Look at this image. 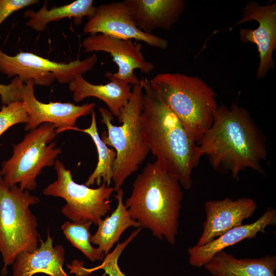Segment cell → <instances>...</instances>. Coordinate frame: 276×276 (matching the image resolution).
Listing matches in <instances>:
<instances>
[{
  "label": "cell",
  "mask_w": 276,
  "mask_h": 276,
  "mask_svg": "<svg viewBox=\"0 0 276 276\" xmlns=\"http://www.w3.org/2000/svg\"><path fill=\"white\" fill-rule=\"evenodd\" d=\"M257 207L256 201L250 198L236 199L227 197L220 200L206 201L204 204L206 219L196 246L204 245L230 229L242 224Z\"/></svg>",
  "instance_id": "obj_14"
},
{
  "label": "cell",
  "mask_w": 276,
  "mask_h": 276,
  "mask_svg": "<svg viewBox=\"0 0 276 276\" xmlns=\"http://www.w3.org/2000/svg\"><path fill=\"white\" fill-rule=\"evenodd\" d=\"M183 197L177 178L155 160L148 163L136 176L124 204L142 228L174 245Z\"/></svg>",
  "instance_id": "obj_3"
},
{
  "label": "cell",
  "mask_w": 276,
  "mask_h": 276,
  "mask_svg": "<svg viewBox=\"0 0 276 276\" xmlns=\"http://www.w3.org/2000/svg\"><path fill=\"white\" fill-rule=\"evenodd\" d=\"M65 249L61 245L53 246V240L48 233L45 241L34 251L24 252L16 258L12 276H33L42 273L50 276H68L63 269Z\"/></svg>",
  "instance_id": "obj_17"
},
{
  "label": "cell",
  "mask_w": 276,
  "mask_h": 276,
  "mask_svg": "<svg viewBox=\"0 0 276 276\" xmlns=\"http://www.w3.org/2000/svg\"><path fill=\"white\" fill-rule=\"evenodd\" d=\"M143 79L142 132L158 165L175 176L182 188L190 189L192 174L202 157L197 144L162 98Z\"/></svg>",
  "instance_id": "obj_2"
},
{
  "label": "cell",
  "mask_w": 276,
  "mask_h": 276,
  "mask_svg": "<svg viewBox=\"0 0 276 276\" xmlns=\"http://www.w3.org/2000/svg\"><path fill=\"white\" fill-rule=\"evenodd\" d=\"M57 133L55 126L43 123L31 130L18 144L13 146L12 156L2 164L1 176L8 187L19 184L24 190L36 188V177L43 168L54 165L61 154L60 148H56L52 141Z\"/></svg>",
  "instance_id": "obj_7"
},
{
  "label": "cell",
  "mask_w": 276,
  "mask_h": 276,
  "mask_svg": "<svg viewBox=\"0 0 276 276\" xmlns=\"http://www.w3.org/2000/svg\"><path fill=\"white\" fill-rule=\"evenodd\" d=\"M54 167L57 179L43 189V194L64 199L66 204L61 212L72 222L90 221L97 225L111 210L110 197L114 192L113 188L103 182L93 189L75 182L71 171L58 159H56Z\"/></svg>",
  "instance_id": "obj_8"
},
{
  "label": "cell",
  "mask_w": 276,
  "mask_h": 276,
  "mask_svg": "<svg viewBox=\"0 0 276 276\" xmlns=\"http://www.w3.org/2000/svg\"><path fill=\"white\" fill-rule=\"evenodd\" d=\"M34 83L30 80L22 85L21 101L27 111L28 120L25 130H32L43 123L53 124L59 134L75 126L77 119L91 113L95 103L76 105L71 103L50 102L44 103L38 100L34 95Z\"/></svg>",
  "instance_id": "obj_13"
},
{
  "label": "cell",
  "mask_w": 276,
  "mask_h": 276,
  "mask_svg": "<svg viewBox=\"0 0 276 276\" xmlns=\"http://www.w3.org/2000/svg\"><path fill=\"white\" fill-rule=\"evenodd\" d=\"M275 224L276 210L269 208L252 223L235 226L204 245L189 247V264L196 267L204 266L218 252L245 239L256 238L259 233H265L267 226Z\"/></svg>",
  "instance_id": "obj_15"
},
{
  "label": "cell",
  "mask_w": 276,
  "mask_h": 276,
  "mask_svg": "<svg viewBox=\"0 0 276 276\" xmlns=\"http://www.w3.org/2000/svg\"><path fill=\"white\" fill-rule=\"evenodd\" d=\"M28 120L27 111L21 101L3 105L0 110V136L10 127Z\"/></svg>",
  "instance_id": "obj_25"
},
{
  "label": "cell",
  "mask_w": 276,
  "mask_h": 276,
  "mask_svg": "<svg viewBox=\"0 0 276 276\" xmlns=\"http://www.w3.org/2000/svg\"><path fill=\"white\" fill-rule=\"evenodd\" d=\"M149 81L197 143L218 107L213 89L198 76L179 73H159Z\"/></svg>",
  "instance_id": "obj_4"
},
{
  "label": "cell",
  "mask_w": 276,
  "mask_h": 276,
  "mask_svg": "<svg viewBox=\"0 0 276 276\" xmlns=\"http://www.w3.org/2000/svg\"><path fill=\"white\" fill-rule=\"evenodd\" d=\"M47 3L48 1H45L42 8L37 12L27 10L24 12V17L29 18L26 25L36 32H43L49 23L65 18H73L75 25H79L83 17H91L96 10L93 0H76L50 9H47Z\"/></svg>",
  "instance_id": "obj_21"
},
{
  "label": "cell",
  "mask_w": 276,
  "mask_h": 276,
  "mask_svg": "<svg viewBox=\"0 0 276 276\" xmlns=\"http://www.w3.org/2000/svg\"><path fill=\"white\" fill-rule=\"evenodd\" d=\"M97 60L95 53L82 60L65 63L52 61L29 52L9 56L0 50V72L9 78L18 77L24 83L32 80L37 85L50 86L55 79L68 84L77 76L91 70Z\"/></svg>",
  "instance_id": "obj_9"
},
{
  "label": "cell",
  "mask_w": 276,
  "mask_h": 276,
  "mask_svg": "<svg viewBox=\"0 0 276 276\" xmlns=\"http://www.w3.org/2000/svg\"><path fill=\"white\" fill-rule=\"evenodd\" d=\"M91 114V123L89 127L81 129L74 126L68 128L67 130H76L88 134L95 143L97 150L98 155L97 165L84 185L89 187L96 183L100 186L102 181L107 186H110L112 182V167L116 157V152L113 148H109L102 140L98 131L96 113L94 110L92 111Z\"/></svg>",
  "instance_id": "obj_22"
},
{
  "label": "cell",
  "mask_w": 276,
  "mask_h": 276,
  "mask_svg": "<svg viewBox=\"0 0 276 276\" xmlns=\"http://www.w3.org/2000/svg\"><path fill=\"white\" fill-rule=\"evenodd\" d=\"M115 198L117 200L116 209L104 219H101L97 225L96 232L91 235L90 242L98 245L106 256L113 245L118 242L121 235L127 228L141 227L139 223L129 215L123 201V190L121 188L117 192Z\"/></svg>",
  "instance_id": "obj_20"
},
{
  "label": "cell",
  "mask_w": 276,
  "mask_h": 276,
  "mask_svg": "<svg viewBox=\"0 0 276 276\" xmlns=\"http://www.w3.org/2000/svg\"><path fill=\"white\" fill-rule=\"evenodd\" d=\"M86 52H104L109 53L117 65L116 73L107 72L108 79H116L129 85H134L140 81L134 73L135 70L147 74L151 72L154 64L147 61L142 52V45L132 40L121 39L103 34L90 35L82 41Z\"/></svg>",
  "instance_id": "obj_11"
},
{
  "label": "cell",
  "mask_w": 276,
  "mask_h": 276,
  "mask_svg": "<svg viewBox=\"0 0 276 276\" xmlns=\"http://www.w3.org/2000/svg\"><path fill=\"white\" fill-rule=\"evenodd\" d=\"M197 144L216 171L229 173L239 179V174L249 169L264 174L267 157L266 138L245 108L233 103L218 106L209 128Z\"/></svg>",
  "instance_id": "obj_1"
},
{
  "label": "cell",
  "mask_w": 276,
  "mask_h": 276,
  "mask_svg": "<svg viewBox=\"0 0 276 276\" xmlns=\"http://www.w3.org/2000/svg\"><path fill=\"white\" fill-rule=\"evenodd\" d=\"M138 28L152 34L157 29L170 30L187 7L184 0H124Z\"/></svg>",
  "instance_id": "obj_16"
},
{
  "label": "cell",
  "mask_w": 276,
  "mask_h": 276,
  "mask_svg": "<svg viewBox=\"0 0 276 276\" xmlns=\"http://www.w3.org/2000/svg\"><path fill=\"white\" fill-rule=\"evenodd\" d=\"M90 221L64 222L61 227L65 238L75 247L80 250L84 256L93 262L101 261L105 256L98 247L91 245L90 227Z\"/></svg>",
  "instance_id": "obj_23"
},
{
  "label": "cell",
  "mask_w": 276,
  "mask_h": 276,
  "mask_svg": "<svg viewBox=\"0 0 276 276\" xmlns=\"http://www.w3.org/2000/svg\"><path fill=\"white\" fill-rule=\"evenodd\" d=\"M38 3V0H0V25L13 13Z\"/></svg>",
  "instance_id": "obj_27"
},
{
  "label": "cell",
  "mask_w": 276,
  "mask_h": 276,
  "mask_svg": "<svg viewBox=\"0 0 276 276\" xmlns=\"http://www.w3.org/2000/svg\"><path fill=\"white\" fill-rule=\"evenodd\" d=\"M142 228V227L137 228L132 232L125 241L122 243H118L114 250L106 256L101 265L93 268H85V270L88 275L95 270L102 269L108 276H126L121 270L118 264V261L124 249L140 233Z\"/></svg>",
  "instance_id": "obj_24"
},
{
  "label": "cell",
  "mask_w": 276,
  "mask_h": 276,
  "mask_svg": "<svg viewBox=\"0 0 276 276\" xmlns=\"http://www.w3.org/2000/svg\"><path fill=\"white\" fill-rule=\"evenodd\" d=\"M143 93V79L133 85L128 103L121 112V125L112 123L113 116L108 109L99 107L101 122L105 125L102 140L116 152L113 163L112 182L114 192L121 189L126 179L136 172L150 150L145 142L141 127V114Z\"/></svg>",
  "instance_id": "obj_5"
},
{
  "label": "cell",
  "mask_w": 276,
  "mask_h": 276,
  "mask_svg": "<svg viewBox=\"0 0 276 276\" xmlns=\"http://www.w3.org/2000/svg\"><path fill=\"white\" fill-rule=\"evenodd\" d=\"M39 198L17 185L8 187L0 176V253L4 266L2 274L17 256L35 250L40 240L37 221L30 210Z\"/></svg>",
  "instance_id": "obj_6"
},
{
  "label": "cell",
  "mask_w": 276,
  "mask_h": 276,
  "mask_svg": "<svg viewBox=\"0 0 276 276\" xmlns=\"http://www.w3.org/2000/svg\"><path fill=\"white\" fill-rule=\"evenodd\" d=\"M110 80L105 84H94L79 75L68 84V89L73 93V98L76 102L91 97L102 101L120 123L122 110L128 102L132 89L130 85L122 81Z\"/></svg>",
  "instance_id": "obj_18"
},
{
  "label": "cell",
  "mask_w": 276,
  "mask_h": 276,
  "mask_svg": "<svg viewBox=\"0 0 276 276\" xmlns=\"http://www.w3.org/2000/svg\"><path fill=\"white\" fill-rule=\"evenodd\" d=\"M24 82L18 77H15L8 84H0V97L3 105L12 102L21 101V89Z\"/></svg>",
  "instance_id": "obj_26"
},
{
  "label": "cell",
  "mask_w": 276,
  "mask_h": 276,
  "mask_svg": "<svg viewBox=\"0 0 276 276\" xmlns=\"http://www.w3.org/2000/svg\"><path fill=\"white\" fill-rule=\"evenodd\" d=\"M83 31L90 35L103 34L121 39H134L160 49L168 47L166 39L138 28L123 1L96 7L94 15L85 24Z\"/></svg>",
  "instance_id": "obj_12"
},
{
  "label": "cell",
  "mask_w": 276,
  "mask_h": 276,
  "mask_svg": "<svg viewBox=\"0 0 276 276\" xmlns=\"http://www.w3.org/2000/svg\"><path fill=\"white\" fill-rule=\"evenodd\" d=\"M242 12V18L227 29L231 31L236 26L251 20L258 23L254 30L240 28L239 35L243 43L256 45L259 57L256 76L257 79H262L275 67L273 53L276 50V3L261 6L256 1H249Z\"/></svg>",
  "instance_id": "obj_10"
},
{
  "label": "cell",
  "mask_w": 276,
  "mask_h": 276,
  "mask_svg": "<svg viewBox=\"0 0 276 276\" xmlns=\"http://www.w3.org/2000/svg\"><path fill=\"white\" fill-rule=\"evenodd\" d=\"M204 267L213 276H275L276 256L237 259L222 250Z\"/></svg>",
  "instance_id": "obj_19"
}]
</instances>
